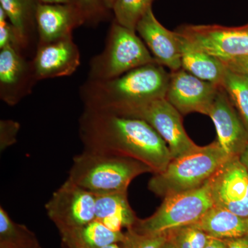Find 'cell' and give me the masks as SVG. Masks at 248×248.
Returning <instances> with one entry per match:
<instances>
[{"label": "cell", "instance_id": "obj_1", "mask_svg": "<svg viewBox=\"0 0 248 248\" xmlns=\"http://www.w3.org/2000/svg\"><path fill=\"white\" fill-rule=\"evenodd\" d=\"M79 133L84 151L137 160L154 174L164 170L172 160L164 140L140 119L84 109Z\"/></svg>", "mask_w": 248, "mask_h": 248}, {"label": "cell", "instance_id": "obj_2", "mask_svg": "<svg viewBox=\"0 0 248 248\" xmlns=\"http://www.w3.org/2000/svg\"><path fill=\"white\" fill-rule=\"evenodd\" d=\"M170 73L159 63L139 67L108 81L87 79L80 87L84 109L130 117L143 106L166 98Z\"/></svg>", "mask_w": 248, "mask_h": 248}, {"label": "cell", "instance_id": "obj_3", "mask_svg": "<svg viewBox=\"0 0 248 248\" xmlns=\"http://www.w3.org/2000/svg\"><path fill=\"white\" fill-rule=\"evenodd\" d=\"M229 158L217 141L208 146H197L173 159L164 170L155 173L148 183V189L164 198L198 188Z\"/></svg>", "mask_w": 248, "mask_h": 248}, {"label": "cell", "instance_id": "obj_4", "mask_svg": "<svg viewBox=\"0 0 248 248\" xmlns=\"http://www.w3.org/2000/svg\"><path fill=\"white\" fill-rule=\"evenodd\" d=\"M146 172L153 171L137 160L84 151L73 158L68 179L93 194L127 192L132 181Z\"/></svg>", "mask_w": 248, "mask_h": 248}, {"label": "cell", "instance_id": "obj_5", "mask_svg": "<svg viewBox=\"0 0 248 248\" xmlns=\"http://www.w3.org/2000/svg\"><path fill=\"white\" fill-rule=\"evenodd\" d=\"M157 63L144 42L135 31L120 25L115 20L108 33L102 53L90 62L89 77L91 81H108L125 73L150 64Z\"/></svg>", "mask_w": 248, "mask_h": 248}, {"label": "cell", "instance_id": "obj_6", "mask_svg": "<svg viewBox=\"0 0 248 248\" xmlns=\"http://www.w3.org/2000/svg\"><path fill=\"white\" fill-rule=\"evenodd\" d=\"M209 181L198 188L164 197L152 216L138 218L131 228L142 234H158L195 224L214 205Z\"/></svg>", "mask_w": 248, "mask_h": 248}, {"label": "cell", "instance_id": "obj_7", "mask_svg": "<svg viewBox=\"0 0 248 248\" xmlns=\"http://www.w3.org/2000/svg\"><path fill=\"white\" fill-rule=\"evenodd\" d=\"M176 32L221 61L248 56V24L240 27L186 24L178 28Z\"/></svg>", "mask_w": 248, "mask_h": 248}, {"label": "cell", "instance_id": "obj_8", "mask_svg": "<svg viewBox=\"0 0 248 248\" xmlns=\"http://www.w3.org/2000/svg\"><path fill=\"white\" fill-rule=\"evenodd\" d=\"M45 208L60 234L95 219L94 195L69 179L54 192Z\"/></svg>", "mask_w": 248, "mask_h": 248}, {"label": "cell", "instance_id": "obj_9", "mask_svg": "<svg viewBox=\"0 0 248 248\" xmlns=\"http://www.w3.org/2000/svg\"><path fill=\"white\" fill-rule=\"evenodd\" d=\"M128 117L150 124L169 146L172 159L197 146L186 133L180 112L166 98L143 106Z\"/></svg>", "mask_w": 248, "mask_h": 248}, {"label": "cell", "instance_id": "obj_10", "mask_svg": "<svg viewBox=\"0 0 248 248\" xmlns=\"http://www.w3.org/2000/svg\"><path fill=\"white\" fill-rule=\"evenodd\" d=\"M214 205L248 218V172L239 156H232L210 179Z\"/></svg>", "mask_w": 248, "mask_h": 248}, {"label": "cell", "instance_id": "obj_11", "mask_svg": "<svg viewBox=\"0 0 248 248\" xmlns=\"http://www.w3.org/2000/svg\"><path fill=\"white\" fill-rule=\"evenodd\" d=\"M220 86L181 68L170 73L166 99L182 115L192 112L208 115Z\"/></svg>", "mask_w": 248, "mask_h": 248}, {"label": "cell", "instance_id": "obj_12", "mask_svg": "<svg viewBox=\"0 0 248 248\" xmlns=\"http://www.w3.org/2000/svg\"><path fill=\"white\" fill-rule=\"evenodd\" d=\"M32 60L22 51L8 46L0 48V99L14 107L31 94L37 82Z\"/></svg>", "mask_w": 248, "mask_h": 248}, {"label": "cell", "instance_id": "obj_13", "mask_svg": "<svg viewBox=\"0 0 248 248\" xmlns=\"http://www.w3.org/2000/svg\"><path fill=\"white\" fill-rule=\"evenodd\" d=\"M208 116L211 118L217 140L228 156H239L248 144V133L241 117L227 94L220 86Z\"/></svg>", "mask_w": 248, "mask_h": 248}, {"label": "cell", "instance_id": "obj_14", "mask_svg": "<svg viewBox=\"0 0 248 248\" xmlns=\"http://www.w3.org/2000/svg\"><path fill=\"white\" fill-rule=\"evenodd\" d=\"M37 81L70 76L81 64V54L73 36L37 45L32 60Z\"/></svg>", "mask_w": 248, "mask_h": 248}, {"label": "cell", "instance_id": "obj_15", "mask_svg": "<svg viewBox=\"0 0 248 248\" xmlns=\"http://www.w3.org/2000/svg\"><path fill=\"white\" fill-rule=\"evenodd\" d=\"M136 32L157 63L171 71L182 68L179 35L175 31L168 30L158 21L153 9L139 22Z\"/></svg>", "mask_w": 248, "mask_h": 248}, {"label": "cell", "instance_id": "obj_16", "mask_svg": "<svg viewBox=\"0 0 248 248\" xmlns=\"http://www.w3.org/2000/svg\"><path fill=\"white\" fill-rule=\"evenodd\" d=\"M85 24L84 15L76 3L57 4L38 3L36 11L37 45L73 36V31Z\"/></svg>", "mask_w": 248, "mask_h": 248}, {"label": "cell", "instance_id": "obj_17", "mask_svg": "<svg viewBox=\"0 0 248 248\" xmlns=\"http://www.w3.org/2000/svg\"><path fill=\"white\" fill-rule=\"evenodd\" d=\"M178 35L182 69L201 79L221 86L226 71L223 61L192 45L179 34Z\"/></svg>", "mask_w": 248, "mask_h": 248}, {"label": "cell", "instance_id": "obj_18", "mask_svg": "<svg viewBox=\"0 0 248 248\" xmlns=\"http://www.w3.org/2000/svg\"><path fill=\"white\" fill-rule=\"evenodd\" d=\"M95 201V219L102 222L111 231L122 232L133 228L138 218L132 210L127 192L93 194Z\"/></svg>", "mask_w": 248, "mask_h": 248}, {"label": "cell", "instance_id": "obj_19", "mask_svg": "<svg viewBox=\"0 0 248 248\" xmlns=\"http://www.w3.org/2000/svg\"><path fill=\"white\" fill-rule=\"evenodd\" d=\"M192 226L211 237L222 240L234 239L248 234V218L215 205Z\"/></svg>", "mask_w": 248, "mask_h": 248}, {"label": "cell", "instance_id": "obj_20", "mask_svg": "<svg viewBox=\"0 0 248 248\" xmlns=\"http://www.w3.org/2000/svg\"><path fill=\"white\" fill-rule=\"evenodd\" d=\"M60 235L64 248H100L122 242L124 237L123 232L111 231L97 219Z\"/></svg>", "mask_w": 248, "mask_h": 248}, {"label": "cell", "instance_id": "obj_21", "mask_svg": "<svg viewBox=\"0 0 248 248\" xmlns=\"http://www.w3.org/2000/svg\"><path fill=\"white\" fill-rule=\"evenodd\" d=\"M37 0H0V8L17 32L23 53L32 45L37 31L36 11Z\"/></svg>", "mask_w": 248, "mask_h": 248}, {"label": "cell", "instance_id": "obj_22", "mask_svg": "<svg viewBox=\"0 0 248 248\" xmlns=\"http://www.w3.org/2000/svg\"><path fill=\"white\" fill-rule=\"evenodd\" d=\"M0 246L16 248H40L35 234L27 226L18 224L0 208Z\"/></svg>", "mask_w": 248, "mask_h": 248}, {"label": "cell", "instance_id": "obj_23", "mask_svg": "<svg viewBox=\"0 0 248 248\" xmlns=\"http://www.w3.org/2000/svg\"><path fill=\"white\" fill-rule=\"evenodd\" d=\"M221 86L229 96L248 133V76L226 68Z\"/></svg>", "mask_w": 248, "mask_h": 248}, {"label": "cell", "instance_id": "obj_24", "mask_svg": "<svg viewBox=\"0 0 248 248\" xmlns=\"http://www.w3.org/2000/svg\"><path fill=\"white\" fill-rule=\"evenodd\" d=\"M155 0H116L112 9L115 22L136 31L139 22L153 9Z\"/></svg>", "mask_w": 248, "mask_h": 248}, {"label": "cell", "instance_id": "obj_25", "mask_svg": "<svg viewBox=\"0 0 248 248\" xmlns=\"http://www.w3.org/2000/svg\"><path fill=\"white\" fill-rule=\"evenodd\" d=\"M169 241L177 248H203L211 236L190 225L167 232Z\"/></svg>", "mask_w": 248, "mask_h": 248}, {"label": "cell", "instance_id": "obj_26", "mask_svg": "<svg viewBox=\"0 0 248 248\" xmlns=\"http://www.w3.org/2000/svg\"><path fill=\"white\" fill-rule=\"evenodd\" d=\"M168 239L167 232L142 234L129 228L124 232V239L120 244L122 248H161Z\"/></svg>", "mask_w": 248, "mask_h": 248}, {"label": "cell", "instance_id": "obj_27", "mask_svg": "<svg viewBox=\"0 0 248 248\" xmlns=\"http://www.w3.org/2000/svg\"><path fill=\"white\" fill-rule=\"evenodd\" d=\"M85 18V25L96 27L108 19L110 11L103 4L102 0H76Z\"/></svg>", "mask_w": 248, "mask_h": 248}, {"label": "cell", "instance_id": "obj_28", "mask_svg": "<svg viewBox=\"0 0 248 248\" xmlns=\"http://www.w3.org/2000/svg\"><path fill=\"white\" fill-rule=\"evenodd\" d=\"M8 46H14L22 50L16 29L10 22L4 11L0 8V48Z\"/></svg>", "mask_w": 248, "mask_h": 248}, {"label": "cell", "instance_id": "obj_29", "mask_svg": "<svg viewBox=\"0 0 248 248\" xmlns=\"http://www.w3.org/2000/svg\"><path fill=\"white\" fill-rule=\"evenodd\" d=\"M20 124L16 121L3 120L0 121V151L13 146L17 141V134Z\"/></svg>", "mask_w": 248, "mask_h": 248}, {"label": "cell", "instance_id": "obj_30", "mask_svg": "<svg viewBox=\"0 0 248 248\" xmlns=\"http://www.w3.org/2000/svg\"><path fill=\"white\" fill-rule=\"evenodd\" d=\"M223 62L228 69L248 76V56Z\"/></svg>", "mask_w": 248, "mask_h": 248}, {"label": "cell", "instance_id": "obj_31", "mask_svg": "<svg viewBox=\"0 0 248 248\" xmlns=\"http://www.w3.org/2000/svg\"><path fill=\"white\" fill-rule=\"evenodd\" d=\"M224 241L228 248H248V234Z\"/></svg>", "mask_w": 248, "mask_h": 248}, {"label": "cell", "instance_id": "obj_32", "mask_svg": "<svg viewBox=\"0 0 248 248\" xmlns=\"http://www.w3.org/2000/svg\"><path fill=\"white\" fill-rule=\"evenodd\" d=\"M203 248H228L224 240L210 237L208 242Z\"/></svg>", "mask_w": 248, "mask_h": 248}, {"label": "cell", "instance_id": "obj_33", "mask_svg": "<svg viewBox=\"0 0 248 248\" xmlns=\"http://www.w3.org/2000/svg\"><path fill=\"white\" fill-rule=\"evenodd\" d=\"M41 4H71L76 3V0H37Z\"/></svg>", "mask_w": 248, "mask_h": 248}, {"label": "cell", "instance_id": "obj_34", "mask_svg": "<svg viewBox=\"0 0 248 248\" xmlns=\"http://www.w3.org/2000/svg\"><path fill=\"white\" fill-rule=\"evenodd\" d=\"M240 161H241L248 172V144L245 148L244 151L239 155Z\"/></svg>", "mask_w": 248, "mask_h": 248}, {"label": "cell", "instance_id": "obj_35", "mask_svg": "<svg viewBox=\"0 0 248 248\" xmlns=\"http://www.w3.org/2000/svg\"><path fill=\"white\" fill-rule=\"evenodd\" d=\"M116 0H102L103 4L109 11H112L114 4H115Z\"/></svg>", "mask_w": 248, "mask_h": 248}, {"label": "cell", "instance_id": "obj_36", "mask_svg": "<svg viewBox=\"0 0 248 248\" xmlns=\"http://www.w3.org/2000/svg\"><path fill=\"white\" fill-rule=\"evenodd\" d=\"M100 248H122L120 243H115V244L107 245V246H103Z\"/></svg>", "mask_w": 248, "mask_h": 248}, {"label": "cell", "instance_id": "obj_37", "mask_svg": "<svg viewBox=\"0 0 248 248\" xmlns=\"http://www.w3.org/2000/svg\"><path fill=\"white\" fill-rule=\"evenodd\" d=\"M161 248H177L175 247V246H174L172 244V243L170 242V241H169V239H168V241H166V244L163 246V247Z\"/></svg>", "mask_w": 248, "mask_h": 248}, {"label": "cell", "instance_id": "obj_38", "mask_svg": "<svg viewBox=\"0 0 248 248\" xmlns=\"http://www.w3.org/2000/svg\"><path fill=\"white\" fill-rule=\"evenodd\" d=\"M0 248H11V247H7V246H0ZM40 248H42V247H41Z\"/></svg>", "mask_w": 248, "mask_h": 248}]
</instances>
